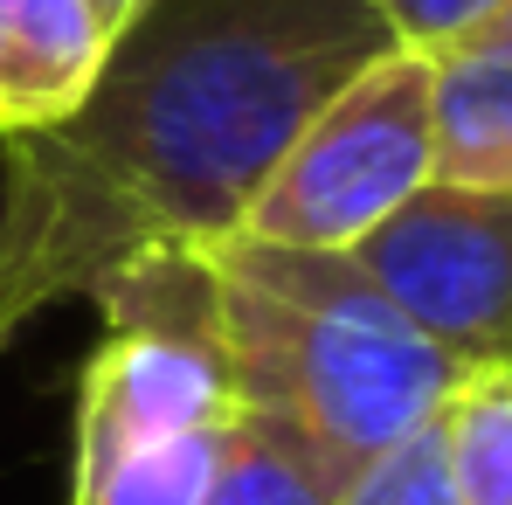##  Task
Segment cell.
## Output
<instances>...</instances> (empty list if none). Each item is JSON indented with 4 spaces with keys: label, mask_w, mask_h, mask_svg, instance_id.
I'll list each match as a JSON object with an SVG mask.
<instances>
[{
    "label": "cell",
    "mask_w": 512,
    "mask_h": 505,
    "mask_svg": "<svg viewBox=\"0 0 512 505\" xmlns=\"http://www.w3.org/2000/svg\"><path fill=\"white\" fill-rule=\"evenodd\" d=\"M471 49H492V56H512V7L499 14V21H492V28H485V35H478V42H471Z\"/></svg>",
    "instance_id": "13"
},
{
    "label": "cell",
    "mask_w": 512,
    "mask_h": 505,
    "mask_svg": "<svg viewBox=\"0 0 512 505\" xmlns=\"http://www.w3.org/2000/svg\"><path fill=\"white\" fill-rule=\"evenodd\" d=\"M236 429H201L180 443L70 457V505H201Z\"/></svg>",
    "instance_id": "7"
},
{
    "label": "cell",
    "mask_w": 512,
    "mask_h": 505,
    "mask_svg": "<svg viewBox=\"0 0 512 505\" xmlns=\"http://www.w3.org/2000/svg\"><path fill=\"white\" fill-rule=\"evenodd\" d=\"M187 256L201 263L208 333L243 416L305 443L333 492L367 457L436 422L471 381V367L429 346L353 270V256L277 250L250 236H222Z\"/></svg>",
    "instance_id": "2"
},
{
    "label": "cell",
    "mask_w": 512,
    "mask_h": 505,
    "mask_svg": "<svg viewBox=\"0 0 512 505\" xmlns=\"http://www.w3.org/2000/svg\"><path fill=\"white\" fill-rule=\"evenodd\" d=\"M84 7L97 14V21H104V35H118V28H125V21H132L146 0H84Z\"/></svg>",
    "instance_id": "12"
},
{
    "label": "cell",
    "mask_w": 512,
    "mask_h": 505,
    "mask_svg": "<svg viewBox=\"0 0 512 505\" xmlns=\"http://www.w3.org/2000/svg\"><path fill=\"white\" fill-rule=\"evenodd\" d=\"M201 505H333V478L312 464L305 443H291L284 429L243 416Z\"/></svg>",
    "instance_id": "9"
},
{
    "label": "cell",
    "mask_w": 512,
    "mask_h": 505,
    "mask_svg": "<svg viewBox=\"0 0 512 505\" xmlns=\"http://www.w3.org/2000/svg\"><path fill=\"white\" fill-rule=\"evenodd\" d=\"M436 180L429 146V56L388 49L340 97H326L284 160L256 187L236 236L277 250H333L367 243L395 208H409Z\"/></svg>",
    "instance_id": "3"
},
{
    "label": "cell",
    "mask_w": 512,
    "mask_h": 505,
    "mask_svg": "<svg viewBox=\"0 0 512 505\" xmlns=\"http://www.w3.org/2000/svg\"><path fill=\"white\" fill-rule=\"evenodd\" d=\"M457 505H512V367L471 374L443 402Z\"/></svg>",
    "instance_id": "8"
},
{
    "label": "cell",
    "mask_w": 512,
    "mask_h": 505,
    "mask_svg": "<svg viewBox=\"0 0 512 505\" xmlns=\"http://www.w3.org/2000/svg\"><path fill=\"white\" fill-rule=\"evenodd\" d=\"M388 49L367 0H146L77 111L0 139V353L63 298L236 236L305 118Z\"/></svg>",
    "instance_id": "1"
},
{
    "label": "cell",
    "mask_w": 512,
    "mask_h": 505,
    "mask_svg": "<svg viewBox=\"0 0 512 505\" xmlns=\"http://www.w3.org/2000/svg\"><path fill=\"white\" fill-rule=\"evenodd\" d=\"M333 505H457L443 416L423 422V429H409V436L388 443L381 457H367L340 492H333Z\"/></svg>",
    "instance_id": "10"
},
{
    "label": "cell",
    "mask_w": 512,
    "mask_h": 505,
    "mask_svg": "<svg viewBox=\"0 0 512 505\" xmlns=\"http://www.w3.org/2000/svg\"><path fill=\"white\" fill-rule=\"evenodd\" d=\"M429 146L443 187L512 194V56L457 49L429 63Z\"/></svg>",
    "instance_id": "6"
},
{
    "label": "cell",
    "mask_w": 512,
    "mask_h": 505,
    "mask_svg": "<svg viewBox=\"0 0 512 505\" xmlns=\"http://www.w3.org/2000/svg\"><path fill=\"white\" fill-rule=\"evenodd\" d=\"M346 256L457 367H512V194L429 180Z\"/></svg>",
    "instance_id": "4"
},
{
    "label": "cell",
    "mask_w": 512,
    "mask_h": 505,
    "mask_svg": "<svg viewBox=\"0 0 512 505\" xmlns=\"http://www.w3.org/2000/svg\"><path fill=\"white\" fill-rule=\"evenodd\" d=\"M111 35L84 0H0V139L77 111Z\"/></svg>",
    "instance_id": "5"
},
{
    "label": "cell",
    "mask_w": 512,
    "mask_h": 505,
    "mask_svg": "<svg viewBox=\"0 0 512 505\" xmlns=\"http://www.w3.org/2000/svg\"><path fill=\"white\" fill-rule=\"evenodd\" d=\"M374 14H381V28L395 35V49H409V56H457V49H471L499 14H506L512 0H367Z\"/></svg>",
    "instance_id": "11"
}]
</instances>
